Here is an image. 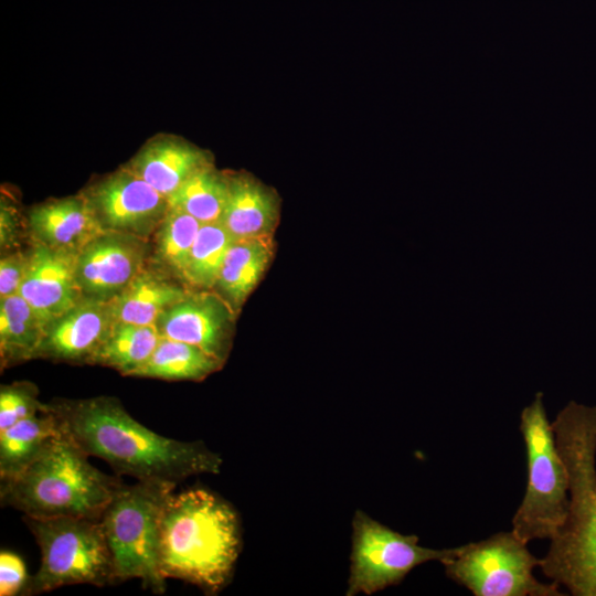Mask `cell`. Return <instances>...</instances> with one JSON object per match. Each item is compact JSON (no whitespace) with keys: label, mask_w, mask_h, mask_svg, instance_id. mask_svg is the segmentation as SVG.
I'll return each instance as SVG.
<instances>
[{"label":"cell","mask_w":596,"mask_h":596,"mask_svg":"<svg viewBox=\"0 0 596 596\" xmlns=\"http://www.w3.org/2000/svg\"><path fill=\"white\" fill-rule=\"evenodd\" d=\"M62 432L117 475L178 483L193 475L219 473L222 458L201 441L164 437L136 421L114 397L47 404Z\"/></svg>","instance_id":"1"},{"label":"cell","mask_w":596,"mask_h":596,"mask_svg":"<svg viewBox=\"0 0 596 596\" xmlns=\"http://www.w3.org/2000/svg\"><path fill=\"white\" fill-rule=\"evenodd\" d=\"M570 479V510L540 568L574 596H596V406L571 401L552 422Z\"/></svg>","instance_id":"2"},{"label":"cell","mask_w":596,"mask_h":596,"mask_svg":"<svg viewBox=\"0 0 596 596\" xmlns=\"http://www.w3.org/2000/svg\"><path fill=\"white\" fill-rule=\"evenodd\" d=\"M240 551V522L230 503L202 488L170 496L159 542V567L166 579L216 594L228 583Z\"/></svg>","instance_id":"3"},{"label":"cell","mask_w":596,"mask_h":596,"mask_svg":"<svg viewBox=\"0 0 596 596\" xmlns=\"http://www.w3.org/2000/svg\"><path fill=\"white\" fill-rule=\"evenodd\" d=\"M88 457L62 432L25 470L1 480V504L33 518L99 520L123 482L98 470Z\"/></svg>","instance_id":"4"},{"label":"cell","mask_w":596,"mask_h":596,"mask_svg":"<svg viewBox=\"0 0 596 596\" xmlns=\"http://www.w3.org/2000/svg\"><path fill=\"white\" fill-rule=\"evenodd\" d=\"M175 485L163 480L121 483L103 511L99 520L117 583L138 578L145 589L166 592L167 579L159 567L160 523Z\"/></svg>","instance_id":"5"},{"label":"cell","mask_w":596,"mask_h":596,"mask_svg":"<svg viewBox=\"0 0 596 596\" xmlns=\"http://www.w3.org/2000/svg\"><path fill=\"white\" fill-rule=\"evenodd\" d=\"M519 427L525 445L528 481L511 530L526 543L551 540L568 515L570 479L541 393L521 412Z\"/></svg>","instance_id":"6"},{"label":"cell","mask_w":596,"mask_h":596,"mask_svg":"<svg viewBox=\"0 0 596 596\" xmlns=\"http://www.w3.org/2000/svg\"><path fill=\"white\" fill-rule=\"evenodd\" d=\"M23 521L41 551L40 567L30 576L24 595L46 593L67 585L103 587L117 583L100 520L23 515Z\"/></svg>","instance_id":"7"},{"label":"cell","mask_w":596,"mask_h":596,"mask_svg":"<svg viewBox=\"0 0 596 596\" xmlns=\"http://www.w3.org/2000/svg\"><path fill=\"white\" fill-rule=\"evenodd\" d=\"M541 558L512 530L500 531L477 542L458 546L441 563L446 576L475 596H563L560 585L542 583L533 575Z\"/></svg>","instance_id":"8"},{"label":"cell","mask_w":596,"mask_h":596,"mask_svg":"<svg viewBox=\"0 0 596 596\" xmlns=\"http://www.w3.org/2000/svg\"><path fill=\"white\" fill-rule=\"evenodd\" d=\"M457 550L421 546L418 536L401 534L356 511L347 595H371L397 585L416 566L429 561L444 563Z\"/></svg>","instance_id":"9"},{"label":"cell","mask_w":596,"mask_h":596,"mask_svg":"<svg viewBox=\"0 0 596 596\" xmlns=\"http://www.w3.org/2000/svg\"><path fill=\"white\" fill-rule=\"evenodd\" d=\"M87 199L106 231L137 236L159 225L169 207L168 199L130 168L102 181Z\"/></svg>","instance_id":"10"},{"label":"cell","mask_w":596,"mask_h":596,"mask_svg":"<svg viewBox=\"0 0 596 596\" xmlns=\"http://www.w3.org/2000/svg\"><path fill=\"white\" fill-rule=\"evenodd\" d=\"M145 244L134 234L105 231L77 253L76 274L86 297L108 300L143 268Z\"/></svg>","instance_id":"11"},{"label":"cell","mask_w":596,"mask_h":596,"mask_svg":"<svg viewBox=\"0 0 596 596\" xmlns=\"http://www.w3.org/2000/svg\"><path fill=\"white\" fill-rule=\"evenodd\" d=\"M77 253L35 243L19 295L47 327L85 296L76 274Z\"/></svg>","instance_id":"12"},{"label":"cell","mask_w":596,"mask_h":596,"mask_svg":"<svg viewBox=\"0 0 596 596\" xmlns=\"http://www.w3.org/2000/svg\"><path fill=\"white\" fill-rule=\"evenodd\" d=\"M232 308L226 299L214 294L191 292L164 310L156 324L161 337L193 344L224 363L230 347Z\"/></svg>","instance_id":"13"},{"label":"cell","mask_w":596,"mask_h":596,"mask_svg":"<svg viewBox=\"0 0 596 596\" xmlns=\"http://www.w3.org/2000/svg\"><path fill=\"white\" fill-rule=\"evenodd\" d=\"M111 324L107 302L85 296L46 327L33 359L91 363Z\"/></svg>","instance_id":"14"},{"label":"cell","mask_w":596,"mask_h":596,"mask_svg":"<svg viewBox=\"0 0 596 596\" xmlns=\"http://www.w3.org/2000/svg\"><path fill=\"white\" fill-rule=\"evenodd\" d=\"M29 227L38 243L75 252L106 231L87 196L55 200L33 207Z\"/></svg>","instance_id":"15"},{"label":"cell","mask_w":596,"mask_h":596,"mask_svg":"<svg viewBox=\"0 0 596 596\" xmlns=\"http://www.w3.org/2000/svg\"><path fill=\"white\" fill-rule=\"evenodd\" d=\"M277 219L278 204L270 190L248 175L228 177L220 222L234 240L272 236Z\"/></svg>","instance_id":"16"},{"label":"cell","mask_w":596,"mask_h":596,"mask_svg":"<svg viewBox=\"0 0 596 596\" xmlns=\"http://www.w3.org/2000/svg\"><path fill=\"white\" fill-rule=\"evenodd\" d=\"M192 291L143 268L119 294L106 300L113 323L156 324L160 315Z\"/></svg>","instance_id":"17"},{"label":"cell","mask_w":596,"mask_h":596,"mask_svg":"<svg viewBox=\"0 0 596 596\" xmlns=\"http://www.w3.org/2000/svg\"><path fill=\"white\" fill-rule=\"evenodd\" d=\"M206 163L204 155L194 147L161 140L146 147L129 168L168 199Z\"/></svg>","instance_id":"18"},{"label":"cell","mask_w":596,"mask_h":596,"mask_svg":"<svg viewBox=\"0 0 596 596\" xmlns=\"http://www.w3.org/2000/svg\"><path fill=\"white\" fill-rule=\"evenodd\" d=\"M62 434L55 415L46 408L0 432V479L25 470Z\"/></svg>","instance_id":"19"},{"label":"cell","mask_w":596,"mask_h":596,"mask_svg":"<svg viewBox=\"0 0 596 596\" xmlns=\"http://www.w3.org/2000/svg\"><path fill=\"white\" fill-rule=\"evenodd\" d=\"M273 255L272 236L234 240L216 283L233 308L240 307L253 291Z\"/></svg>","instance_id":"20"},{"label":"cell","mask_w":596,"mask_h":596,"mask_svg":"<svg viewBox=\"0 0 596 596\" xmlns=\"http://www.w3.org/2000/svg\"><path fill=\"white\" fill-rule=\"evenodd\" d=\"M46 326L19 294L0 299L1 366L32 360Z\"/></svg>","instance_id":"21"},{"label":"cell","mask_w":596,"mask_h":596,"mask_svg":"<svg viewBox=\"0 0 596 596\" xmlns=\"http://www.w3.org/2000/svg\"><path fill=\"white\" fill-rule=\"evenodd\" d=\"M222 364L193 344L161 337L151 356L131 376L200 381L217 371Z\"/></svg>","instance_id":"22"},{"label":"cell","mask_w":596,"mask_h":596,"mask_svg":"<svg viewBox=\"0 0 596 596\" xmlns=\"http://www.w3.org/2000/svg\"><path fill=\"white\" fill-rule=\"evenodd\" d=\"M160 339L157 324L113 323L91 363L131 376L148 361Z\"/></svg>","instance_id":"23"},{"label":"cell","mask_w":596,"mask_h":596,"mask_svg":"<svg viewBox=\"0 0 596 596\" xmlns=\"http://www.w3.org/2000/svg\"><path fill=\"white\" fill-rule=\"evenodd\" d=\"M227 188L228 177L206 163L168 196V203L201 223L219 222L226 203Z\"/></svg>","instance_id":"24"},{"label":"cell","mask_w":596,"mask_h":596,"mask_svg":"<svg viewBox=\"0 0 596 596\" xmlns=\"http://www.w3.org/2000/svg\"><path fill=\"white\" fill-rule=\"evenodd\" d=\"M233 241L220 221L202 223L182 281L200 289L216 286L225 255Z\"/></svg>","instance_id":"25"},{"label":"cell","mask_w":596,"mask_h":596,"mask_svg":"<svg viewBox=\"0 0 596 596\" xmlns=\"http://www.w3.org/2000/svg\"><path fill=\"white\" fill-rule=\"evenodd\" d=\"M201 222L177 207L168 211L158 225L156 257L160 264L183 280L190 253Z\"/></svg>","instance_id":"26"},{"label":"cell","mask_w":596,"mask_h":596,"mask_svg":"<svg viewBox=\"0 0 596 596\" xmlns=\"http://www.w3.org/2000/svg\"><path fill=\"white\" fill-rule=\"evenodd\" d=\"M46 408L38 398L34 385L17 382L2 385L0 390V432Z\"/></svg>","instance_id":"27"},{"label":"cell","mask_w":596,"mask_h":596,"mask_svg":"<svg viewBox=\"0 0 596 596\" xmlns=\"http://www.w3.org/2000/svg\"><path fill=\"white\" fill-rule=\"evenodd\" d=\"M30 576L23 560L10 551L0 553V595H24Z\"/></svg>","instance_id":"28"},{"label":"cell","mask_w":596,"mask_h":596,"mask_svg":"<svg viewBox=\"0 0 596 596\" xmlns=\"http://www.w3.org/2000/svg\"><path fill=\"white\" fill-rule=\"evenodd\" d=\"M30 254L15 252L0 260V299L19 294Z\"/></svg>","instance_id":"29"},{"label":"cell","mask_w":596,"mask_h":596,"mask_svg":"<svg viewBox=\"0 0 596 596\" xmlns=\"http://www.w3.org/2000/svg\"><path fill=\"white\" fill-rule=\"evenodd\" d=\"M15 220L13 217V213L8 209V206H3L1 204V245L2 246H10V244L15 238Z\"/></svg>","instance_id":"30"}]
</instances>
